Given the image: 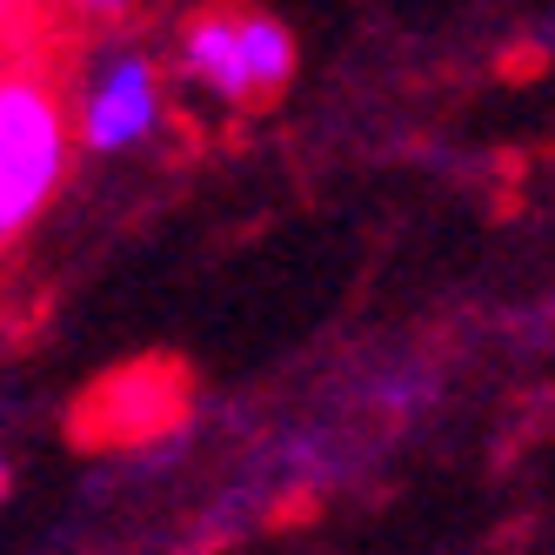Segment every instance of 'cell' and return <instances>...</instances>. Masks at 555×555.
<instances>
[{"instance_id":"cell-1","label":"cell","mask_w":555,"mask_h":555,"mask_svg":"<svg viewBox=\"0 0 555 555\" xmlns=\"http://www.w3.org/2000/svg\"><path fill=\"white\" fill-rule=\"evenodd\" d=\"M61 162H67V114L54 88L27 67H8L0 74V242H14L54 202Z\"/></svg>"},{"instance_id":"cell-2","label":"cell","mask_w":555,"mask_h":555,"mask_svg":"<svg viewBox=\"0 0 555 555\" xmlns=\"http://www.w3.org/2000/svg\"><path fill=\"white\" fill-rule=\"evenodd\" d=\"M154 114H162V101H154V67L141 54H121V61H107V74L94 81V94L81 107V141L94 154H121L154 128Z\"/></svg>"},{"instance_id":"cell-3","label":"cell","mask_w":555,"mask_h":555,"mask_svg":"<svg viewBox=\"0 0 555 555\" xmlns=\"http://www.w3.org/2000/svg\"><path fill=\"white\" fill-rule=\"evenodd\" d=\"M188 67L221 94V101H255V74L242 48V21H202L188 34Z\"/></svg>"},{"instance_id":"cell-4","label":"cell","mask_w":555,"mask_h":555,"mask_svg":"<svg viewBox=\"0 0 555 555\" xmlns=\"http://www.w3.org/2000/svg\"><path fill=\"white\" fill-rule=\"evenodd\" d=\"M242 48H248V74H255V94H274L295 74V41H288V27L282 21H268V14H248L242 21Z\"/></svg>"},{"instance_id":"cell-5","label":"cell","mask_w":555,"mask_h":555,"mask_svg":"<svg viewBox=\"0 0 555 555\" xmlns=\"http://www.w3.org/2000/svg\"><path fill=\"white\" fill-rule=\"evenodd\" d=\"M74 8H88V14H114V8H128V0H74Z\"/></svg>"},{"instance_id":"cell-6","label":"cell","mask_w":555,"mask_h":555,"mask_svg":"<svg viewBox=\"0 0 555 555\" xmlns=\"http://www.w3.org/2000/svg\"><path fill=\"white\" fill-rule=\"evenodd\" d=\"M0 495H8V468H0Z\"/></svg>"},{"instance_id":"cell-7","label":"cell","mask_w":555,"mask_h":555,"mask_svg":"<svg viewBox=\"0 0 555 555\" xmlns=\"http://www.w3.org/2000/svg\"><path fill=\"white\" fill-rule=\"evenodd\" d=\"M8 8H14V0H0V21H8Z\"/></svg>"}]
</instances>
